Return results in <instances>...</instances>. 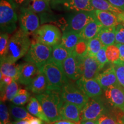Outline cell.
<instances>
[{
	"label": "cell",
	"instance_id": "cell-1",
	"mask_svg": "<svg viewBox=\"0 0 124 124\" xmlns=\"http://www.w3.org/2000/svg\"><path fill=\"white\" fill-rule=\"evenodd\" d=\"M49 122L62 120L60 110L64 101L59 91L47 90L42 94L36 95Z\"/></svg>",
	"mask_w": 124,
	"mask_h": 124
},
{
	"label": "cell",
	"instance_id": "cell-2",
	"mask_svg": "<svg viewBox=\"0 0 124 124\" xmlns=\"http://www.w3.org/2000/svg\"><path fill=\"white\" fill-rule=\"evenodd\" d=\"M32 44L29 35L20 28L12 36L4 58L16 63L20 58L27 55Z\"/></svg>",
	"mask_w": 124,
	"mask_h": 124
},
{
	"label": "cell",
	"instance_id": "cell-3",
	"mask_svg": "<svg viewBox=\"0 0 124 124\" xmlns=\"http://www.w3.org/2000/svg\"><path fill=\"white\" fill-rule=\"evenodd\" d=\"M40 70L46 76L48 90L60 91L63 86L69 82L63 67L51 59L41 66Z\"/></svg>",
	"mask_w": 124,
	"mask_h": 124
},
{
	"label": "cell",
	"instance_id": "cell-4",
	"mask_svg": "<svg viewBox=\"0 0 124 124\" xmlns=\"http://www.w3.org/2000/svg\"><path fill=\"white\" fill-rule=\"evenodd\" d=\"M18 16L13 4L7 0L0 1L1 32L11 34L17 28Z\"/></svg>",
	"mask_w": 124,
	"mask_h": 124
},
{
	"label": "cell",
	"instance_id": "cell-5",
	"mask_svg": "<svg viewBox=\"0 0 124 124\" xmlns=\"http://www.w3.org/2000/svg\"><path fill=\"white\" fill-rule=\"evenodd\" d=\"M32 36L36 42L51 46L60 44L62 37L60 29L52 24L40 26Z\"/></svg>",
	"mask_w": 124,
	"mask_h": 124
},
{
	"label": "cell",
	"instance_id": "cell-6",
	"mask_svg": "<svg viewBox=\"0 0 124 124\" xmlns=\"http://www.w3.org/2000/svg\"><path fill=\"white\" fill-rule=\"evenodd\" d=\"M52 51V46L35 41L31 44L28 52L25 56L24 60L33 63L40 69L50 60Z\"/></svg>",
	"mask_w": 124,
	"mask_h": 124
},
{
	"label": "cell",
	"instance_id": "cell-7",
	"mask_svg": "<svg viewBox=\"0 0 124 124\" xmlns=\"http://www.w3.org/2000/svg\"><path fill=\"white\" fill-rule=\"evenodd\" d=\"M94 10L91 12H73L70 14L63 30L80 33L90 22L95 19Z\"/></svg>",
	"mask_w": 124,
	"mask_h": 124
},
{
	"label": "cell",
	"instance_id": "cell-8",
	"mask_svg": "<svg viewBox=\"0 0 124 124\" xmlns=\"http://www.w3.org/2000/svg\"><path fill=\"white\" fill-rule=\"evenodd\" d=\"M60 95L64 102H67L77 105L80 109H83L90 100L77 84L68 82L60 91Z\"/></svg>",
	"mask_w": 124,
	"mask_h": 124
},
{
	"label": "cell",
	"instance_id": "cell-9",
	"mask_svg": "<svg viewBox=\"0 0 124 124\" xmlns=\"http://www.w3.org/2000/svg\"><path fill=\"white\" fill-rule=\"evenodd\" d=\"M19 10L18 23L20 28L29 36H32L40 27L39 17L28 8H24Z\"/></svg>",
	"mask_w": 124,
	"mask_h": 124
},
{
	"label": "cell",
	"instance_id": "cell-10",
	"mask_svg": "<svg viewBox=\"0 0 124 124\" xmlns=\"http://www.w3.org/2000/svg\"><path fill=\"white\" fill-rule=\"evenodd\" d=\"M106 112V106L100 97L90 98L82 110V121H96Z\"/></svg>",
	"mask_w": 124,
	"mask_h": 124
},
{
	"label": "cell",
	"instance_id": "cell-11",
	"mask_svg": "<svg viewBox=\"0 0 124 124\" xmlns=\"http://www.w3.org/2000/svg\"><path fill=\"white\" fill-rule=\"evenodd\" d=\"M78 59L81 78L87 79H95L101 70L95 58L87 55L83 58H78Z\"/></svg>",
	"mask_w": 124,
	"mask_h": 124
},
{
	"label": "cell",
	"instance_id": "cell-12",
	"mask_svg": "<svg viewBox=\"0 0 124 124\" xmlns=\"http://www.w3.org/2000/svg\"><path fill=\"white\" fill-rule=\"evenodd\" d=\"M76 84L78 87L90 98L100 97L103 94V90L96 79H85L80 78Z\"/></svg>",
	"mask_w": 124,
	"mask_h": 124
},
{
	"label": "cell",
	"instance_id": "cell-13",
	"mask_svg": "<svg viewBox=\"0 0 124 124\" xmlns=\"http://www.w3.org/2000/svg\"><path fill=\"white\" fill-rule=\"evenodd\" d=\"M105 95L111 106L124 112V89L121 85L109 87L105 90Z\"/></svg>",
	"mask_w": 124,
	"mask_h": 124
},
{
	"label": "cell",
	"instance_id": "cell-14",
	"mask_svg": "<svg viewBox=\"0 0 124 124\" xmlns=\"http://www.w3.org/2000/svg\"><path fill=\"white\" fill-rule=\"evenodd\" d=\"M40 72V69L36 65L26 62L20 64L18 81L21 85L28 86Z\"/></svg>",
	"mask_w": 124,
	"mask_h": 124
},
{
	"label": "cell",
	"instance_id": "cell-15",
	"mask_svg": "<svg viewBox=\"0 0 124 124\" xmlns=\"http://www.w3.org/2000/svg\"><path fill=\"white\" fill-rule=\"evenodd\" d=\"M62 67L68 79L77 81L81 78L79 69L78 59L73 52H71L69 56L65 60Z\"/></svg>",
	"mask_w": 124,
	"mask_h": 124
},
{
	"label": "cell",
	"instance_id": "cell-16",
	"mask_svg": "<svg viewBox=\"0 0 124 124\" xmlns=\"http://www.w3.org/2000/svg\"><path fill=\"white\" fill-rule=\"evenodd\" d=\"M60 116L63 120L69 121L76 124H81L82 110L73 103L64 102L60 110Z\"/></svg>",
	"mask_w": 124,
	"mask_h": 124
},
{
	"label": "cell",
	"instance_id": "cell-17",
	"mask_svg": "<svg viewBox=\"0 0 124 124\" xmlns=\"http://www.w3.org/2000/svg\"><path fill=\"white\" fill-rule=\"evenodd\" d=\"M95 79L104 91L109 87L120 85L118 81L115 70L112 64L108 69L102 72H100Z\"/></svg>",
	"mask_w": 124,
	"mask_h": 124
},
{
	"label": "cell",
	"instance_id": "cell-18",
	"mask_svg": "<svg viewBox=\"0 0 124 124\" xmlns=\"http://www.w3.org/2000/svg\"><path fill=\"white\" fill-rule=\"evenodd\" d=\"M96 18L104 27H116L120 24L117 14L111 12L94 10Z\"/></svg>",
	"mask_w": 124,
	"mask_h": 124
},
{
	"label": "cell",
	"instance_id": "cell-19",
	"mask_svg": "<svg viewBox=\"0 0 124 124\" xmlns=\"http://www.w3.org/2000/svg\"><path fill=\"white\" fill-rule=\"evenodd\" d=\"M27 89L36 95L47 90V80L44 74L40 72L27 86Z\"/></svg>",
	"mask_w": 124,
	"mask_h": 124
},
{
	"label": "cell",
	"instance_id": "cell-20",
	"mask_svg": "<svg viewBox=\"0 0 124 124\" xmlns=\"http://www.w3.org/2000/svg\"><path fill=\"white\" fill-rule=\"evenodd\" d=\"M1 73L12 77L14 80L18 81L19 78L20 64H16L14 62L9 61L4 58H1Z\"/></svg>",
	"mask_w": 124,
	"mask_h": 124
},
{
	"label": "cell",
	"instance_id": "cell-21",
	"mask_svg": "<svg viewBox=\"0 0 124 124\" xmlns=\"http://www.w3.org/2000/svg\"><path fill=\"white\" fill-rule=\"evenodd\" d=\"M81 39L80 33L72 31H64L62 34L61 42L60 44L69 51L72 52L76 45Z\"/></svg>",
	"mask_w": 124,
	"mask_h": 124
},
{
	"label": "cell",
	"instance_id": "cell-22",
	"mask_svg": "<svg viewBox=\"0 0 124 124\" xmlns=\"http://www.w3.org/2000/svg\"><path fill=\"white\" fill-rule=\"evenodd\" d=\"M102 27L103 25L96 18L90 22L80 32V36L82 39L86 40L92 39L97 36Z\"/></svg>",
	"mask_w": 124,
	"mask_h": 124
},
{
	"label": "cell",
	"instance_id": "cell-23",
	"mask_svg": "<svg viewBox=\"0 0 124 124\" xmlns=\"http://www.w3.org/2000/svg\"><path fill=\"white\" fill-rule=\"evenodd\" d=\"M28 111L34 117L38 118L43 121L50 123L45 114L42 106L36 97H31L27 106Z\"/></svg>",
	"mask_w": 124,
	"mask_h": 124
},
{
	"label": "cell",
	"instance_id": "cell-24",
	"mask_svg": "<svg viewBox=\"0 0 124 124\" xmlns=\"http://www.w3.org/2000/svg\"><path fill=\"white\" fill-rule=\"evenodd\" d=\"M66 48L60 44L55 45L52 46V51L50 59L55 62L56 64L62 67L63 63L71 53Z\"/></svg>",
	"mask_w": 124,
	"mask_h": 124
},
{
	"label": "cell",
	"instance_id": "cell-25",
	"mask_svg": "<svg viewBox=\"0 0 124 124\" xmlns=\"http://www.w3.org/2000/svg\"><path fill=\"white\" fill-rule=\"evenodd\" d=\"M64 10L72 12H91L94 10L91 0H71Z\"/></svg>",
	"mask_w": 124,
	"mask_h": 124
},
{
	"label": "cell",
	"instance_id": "cell-26",
	"mask_svg": "<svg viewBox=\"0 0 124 124\" xmlns=\"http://www.w3.org/2000/svg\"><path fill=\"white\" fill-rule=\"evenodd\" d=\"M98 37L103 46H109L116 44V27H104L101 29Z\"/></svg>",
	"mask_w": 124,
	"mask_h": 124
},
{
	"label": "cell",
	"instance_id": "cell-27",
	"mask_svg": "<svg viewBox=\"0 0 124 124\" xmlns=\"http://www.w3.org/2000/svg\"><path fill=\"white\" fill-rule=\"evenodd\" d=\"M9 112L12 118L16 121H29L35 117L29 113L27 108L14 104L10 105L9 106Z\"/></svg>",
	"mask_w": 124,
	"mask_h": 124
},
{
	"label": "cell",
	"instance_id": "cell-28",
	"mask_svg": "<svg viewBox=\"0 0 124 124\" xmlns=\"http://www.w3.org/2000/svg\"><path fill=\"white\" fill-rule=\"evenodd\" d=\"M18 90V85L15 80L7 86H1V102L12 101Z\"/></svg>",
	"mask_w": 124,
	"mask_h": 124
},
{
	"label": "cell",
	"instance_id": "cell-29",
	"mask_svg": "<svg viewBox=\"0 0 124 124\" xmlns=\"http://www.w3.org/2000/svg\"><path fill=\"white\" fill-rule=\"evenodd\" d=\"M91 4L94 10L111 12L116 14L124 13V11L114 7L108 0H91Z\"/></svg>",
	"mask_w": 124,
	"mask_h": 124
},
{
	"label": "cell",
	"instance_id": "cell-30",
	"mask_svg": "<svg viewBox=\"0 0 124 124\" xmlns=\"http://www.w3.org/2000/svg\"><path fill=\"white\" fill-rule=\"evenodd\" d=\"M28 8L35 13L42 15L51 11L50 1L46 0H31Z\"/></svg>",
	"mask_w": 124,
	"mask_h": 124
},
{
	"label": "cell",
	"instance_id": "cell-31",
	"mask_svg": "<svg viewBox=\"0 0 124 124\" xmlns=\"http://www.w3.org/2000/svg\"><path fill=\"white\" fill-rule=\"evenodd\" d=\"M104 46L98 37L92 39L88 41L87 48V55L95 58L96 55L99 51Z\"/></svg>",
	"mask_w": 124,
	"mask_h": 124
},
{
	"label": "cell",
	"instance_id": "cell-32",
	"mask_svg": "<svg viewBox=\"0 0 124 124\" xmlns=\"http://www.w3.org/2000/svg\"><path fill=\"white\" fill-rule=\"evenodd\" d=\"M30 98V94L27 90L20 89L11 102L14 105L23 106L25 105L29 101Z\"/></svg>",
	"mask_w": 124,
	"mask_h": 124
},
{
	"label": "cell",
	"instance_id": "cell-33",
	"mask_svg": "<svg viewBox=\"0 0 124 124\" xmlns=\"http://www.w3.org/2000/svg\"><path fill=\"white\" fill-rule=\"evenodd\" d=\"M106 54L107 58L111 64L117 63L120 60V51L116 44L107 46Z\"/></svg>",
	"mask_w": 124,
	"mask_h": 124
},
{
	"label": "cell",
	"instance_id": "cell-34",
	"mask_svg": "<svg viewBox=\"0 0 124 124\" xmlns=\"http://www.w3.org/2000/svg\"><path fill=\"white\" fill-rule=\"evenodd\" d=\"M88 41L89 40H86L82 38L76 45L75 48L72 52L75 54L78 58H83L87 55Z\"/></svg>",
	"mask_w": 124,
	"mask_h": 124
},
{
	"label": "cell",
	"instance_id": "cell-35",
	"mask_svg": "<svg viewBox=\"0 0 124 124\" xmlns=\"http://www.w3.org/2000/svg\"><path fill=\"white\" fill-rule=\"evenodd\" d=\"M9 34L1 32L0 35V57L3 58L7 52L9 41Z\"/></svg>",
	"mask_w": 124,
	"mask_h": 124
},
{
	"label": "cell",
	"instance_id": "cell-36",
	"mask_svg": "<svg viewBox=\"0 0 124 124\" xmlns=\"http://www.w3.org/2000/svg\"><path fill=\"white\" fill-rule=\"evenodd\" d=\"M120 85L124 89V63L117 62L112 63Z\"/></svg>",
	"mask_w": 124,
	"mask_h": 124
},
{
	"label": "cell",
	"instance_id": "cell-37",
	"mask_svg": "<svg viewBox=\"0 0 124 124\" xmlns=\"http://www.w3.org/2000/svg\"><path fill=\"white\" fill-rule=\"evenodd\" d=\"M107 46H102V48L99 51V52H98L95 56V59L100 64L101 70H102L108 63H109L108 58H107L106 54Z\"/></svg>",
	"mask_w": 124,
	"mask_h": 124
},
{
	"label": "cell",
	"instance_id": "cell-38",
	"mask_svg": "<svg viewBox=\"0 0 124 124\" xmlns=\"http://www.w3.org/2000/svg\"><path fill=\"white\" fill-rule=\"evenodd\" d=\"M0 118L3 124H7L10 122L8 108L3 102H1L0 103Z\"/></svg>",
	"mask_w": 124,
	"mask_h": 124
},
{
	"label": "cell",
	"instance_id": "cell-39",
	"mask_svg": "<svg viewBox=\"0 0 124 124\" xmlns=\"http://www.w3.org/2000/svg\"><path fill=\"white\" fill-rule=\"evenodd\" d=\"M98 124H118L117 121L114 117L106 113L103 114L97 119Z\"/></svg>",
	"mask_w": 124,
	"mask_h": 124
},
{
	"label": "cell",
	"instance_id": "cell-40",
	"mask_svg": "<svg viewBox=\"0 0 124 124\" xmlns=\"http://www.w3.org/2000/svg\"><path fill=\"white\" fill-rule=\"evenodd\" d=\"M71 0H51V7L56 10H64Z\"/></svg>",
	"mask_w": 124,
	"mask_h": 124
},
{
	"label": "cell",
	"instance_id": "cell-41",
	"mask_svg": "<svg viewBox=\"0 0 124 124\" xmlns=\"http://www.w3.org/2000/svg\"><path fill=\"white\" fill-rule=\"evenodd\" d=\"M116 43L124 44V26L121 24L116 27Z\"/></svg>",
	"mask_w": 124,
	"mask_h": 124
},
{
	"label": "cell",
	"instance_id": "cell-42",
	"mask_svg": "<svg viewBox=\"0 0 124 124\" xmlns=\"http://www.w3.org/2000/svg\"><path fill=\"white\" fill-rule=\"evenodd\" d=\"M31 0H12V4L16 9H22L28 7Z\"/></svg>",
	"mask_w": 124,
	"mask_h": 124
},
{
	"label": "cell",
	"instance_id": "cell-43",
	"mask_svg": "<svg viewBox=\"0 0 124 124\" xmlns=\"http://www.w3.org/2000/svg\"><path fill=\"white\" fill-rule=\"evenodd\" d=\"M13 79L9 76L1 73L0 74V80H1V86H7L10 85L13 81Z\"/></svg>",
	"mask_w": 124,
	"mask_h": 124
},
{
	"label": "cell",
	"instance_id": "cell-44",
	"mask_svg": "<svg viewBox=\"0 0 124 124\" xmlns=\"http://www.w3.org/2000/svg\"><path fill=\"white\" fill-rule=\"evenodd\" d=\"M114 7L124 11V0H108Z\"/></svg>",
	"mask_w": 124,
	"mask_h": 124
},
{
	"label": "cell",
	"instance_id": "cell-45",
	"mask_svg": "<svg viewBox=\"0 0 124 124\" xmlns=\"http://www.w3.org/2000/svg\"><path fill=\"white\" fill-rule=\"evenodd\" d=\"M115 44L120 51V60L118 62L124 63V44L120 43H116Z\"/></svg>",
	"mask_w": 124,
	"mask_h": 124
},
{
	"label": "cell",
	"instance_id": "cell-46",
	"mask_svg": "<svg viewBox=\"0 0 124 124\" xmlns=\"http://www.w3.org/2000/svg\"><path fill=\"white\" fill-rule=\"evenodd\" d=\"M43 121L40 120L37 117L33 118L32 120H29V124H44Z\"/></svg>",
	"mask_w": 124,
	"mask_h": 124
},
{
	"label": "cell",
	"instance_id": "cell-47",
	"mask_svg": "<svg viewBox=\"0 0 124 124\" xmlns=\"http://www.w3.org/2000/svg\"><path fill=\"white\" fill-rule=\"evenodd\" d=\"M54 124H76L71 121H69L60 120V121H58L55 122V123H54Z\"/></svg>",
	"mask_w": 124,
	"mask_h": 124
},
{
	"label": "cell",
	"instance_id": "cell-48",
	"mask_svg": "<svg viewBox=\"0 0 124 124\" xmlns=\"http://www.w3.org/2000/svg\"><path fill=\"white\" fill-rule=\"evenodd\" d=\"M13 124H29V121L28 120H21V121H16L12 122Z\"/></svg>",
	"mask_w": 124,
	"mask_h": 124
},
{
	"label": "cell",
	"instance_id": "cell-49",
	"mask_svg": "<svg viewBox=\"0 0 124 124\" xmlns=\"http://www.w3.org/2000/svg\"><path fill=\"white\" fill-rule=\"evenodd\" d=\"M80 124H98L97 121H83Z\"/></svg>",
	"mask_w": 124,
	"mask_h": 124
},
{
	"label": "cell",
	"instance_id": "cell-50",
	"mask_svg": "<svg viewBox=\"0 0 124 124\" xmlns=\"http://www.w3.org/2000/svg\"><path fill=\"white\" fill-rule=\"evenodd\" d=\"M121 122L122 124H124V115L122 116V118H121Z\"/></svg>",
	"mask_w": 124,
	"mask_h": 124
},
{
	"label": "cell",
	"instance_id": "cell-51",
	"mask_svg": "<svg viewBox=\"0 0 124 124\" xmlns=\"http://www.w3.org/2000/svg\"><path fill=\"white\" fill-rule=\"evenodd\" d=\"M7 124H13L12 123V122H8V123H7Z\"/></svg>",
	"mask_w": 124,
	"mask_h": 124
},
{
	"label": "cell",
	"instance_id": "cell-52",
	"mask_svg": "<svg viewBox=\"0 0 124 124\" xmlns=\"http://www.w3.org/2000/svg\"><path fill=\"white\" fill-rule=\"evenodd\" d=\"M7 1H9V2H10L12 3V0H7Z\"/></svg>",
	"mask_w": 124,
	"mask_h": 124
},
{
	"label": "cell",
	"instance_id": "cell-53",
	"mask_svg": "<svg viewBox=\"0 0 124 124\" xmlns=\"http://www.w3.org/2000/svg\"><path fill=\"white\" fill-rule=\"evenodd\" d=\"M46 1H50V2H51V0H46Z\"/></svg>",
	"mask_w": 124,
	"mask_h": 124
},
{
	"label": "cell",
	"instance_id": "cell-54",
	"mask_svg": "<svg viewBox=\"0 0 124 124\" xmlns=\"http://www.w3.org/2000/svg\"><path fill=\"white\" fill-rule=\"evenodd\" d=\"M122 25H124V24H122Z\"/></svg>",
	"mask_w": 124,
	"mask_h": 124
},
{
	"label": "cell",
	"instance_id": "cell-55",
	"mask_svg": "<svg viewBox=\"0 0 124 124\" xmlns=\"http://www.w3.org/2000/svg\"></svg>",
	"mask_w": 124,
	"mask_h": 124
}]
</instances>
